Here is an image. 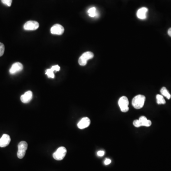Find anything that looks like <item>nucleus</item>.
<instances>
[{"instance_id":"f257e3e1","label":"nucleus","mask_w":171,"mask_h":171,"mask_svg":"<svg viewBox=\"0 0 171 171\" xmlns=\"http://www.w3.org/2000/svg\"><path fill=\"white\" fill-rule=\"evenodd\" d=\"M146 101V97L143 95H138L133 98L132 104L134 108L140 109L143 107Z\"/></svg>"},{"instance_id":"f03ea898","label":"nucleus","mask_w":171,"mask_h":171,"mask_svg":"<svg viewBox=\"0 0 171 171\" xmlns=\"http://www.w3.org/2000/svg\"><path fill=\"white\" fill-rule=\"evenodd\" d=\"M17 156L19 159H22L25 155L26 151L28 148V144L25 141H21L18 144Z\"/></svg>"},{"instance_id":"7ed1b4c3","label":"nucleus","mask_w":171,"mask_h":171,"mask_svg":"<svg viewBox=\"0 0 171 171\" xmlns=\"http://www.w3.org/2000/svg\"><path fill=\"white\" fill-rule=\"evenodd\" d=\"M67 153V149L63 147H59L53 154V157L55 160L60 161L63 160Z\"/></svg>"},{"instance_id":"20e7f679","label":"nucleus","mask_w":171,"mask_h":171,"mask_svg":"<svg viewBox=\"0 0 171 171\" xmlns=\"http://www.w3.org/2000/svg\"><path fill=\"white\" fill-rule=\"evenodd\" d=\"M94 57V54L90 51L85 52L80 56L79 59V63L80 66H84L87 64L88 60L92 59Z\"/></svg>"},{"instance_id":"39448f33","label":"nucleus","mask_w":171,"mask_h":171,"mask_svg":"<svg viewBox=\"0 0 171 171\" xmlns=\"http://www.w3.org/2000/svg\"><path fill=\"white\" fill-rule=\"evenodd\" d=\"M128 105H129V101L127 97L123 96L119 98L118 100V105L120 110L122 112L126 113L129 110Z\"/></svg>"},{"instance_id":"423d86ee","label":"nucleus","mask_w":171,"mask_h":171,"mask_svg":"<svg viewBox=\"0 0 171 171\" xmlns=\"http://www.w3.org/2000/svg\"><path fill=\"white\" fill-rule=\"evenodd\" d=\"M39 27V24L37 21H30L26 22L24 25V28L25 30H36Z\"/></svg>"},{"instance_id":"0eeeda50","label":"nucleus","mask_w":171,"mask_h":171,"mask_svg":"<svg viewBox=\"0 0 171 171\" xmlns=\"http://www.w3.org/2000/svg\"><path fill=\"white\" fill-rule=\"evenodd\" d=\"M64 32V28L61 25L56 24L53 26L50 29V32L52 34L60 35Z\"/></svg>"},{"instance_id":"6e6552de","label":"nucleus","mask_w":171,"mask_h":171,"mask_svg":"<svg viewBox=\"0 0 171 171\" xmlns=\"http://www.w3.org/2000/svg\"><path fill=\"white\" fill-rule=\"evenodd\" d=\"M23 65L20 62H16L11 66L10 69V73L11 74L14 75L21 72L23 69Z\"/></svg>"},{"instance_id":"1a4fd4ad","label":"nucleus","mask_w":171,"mask_h":171,"mask_svg":"<svg viewBox=\"0 0 171 171\" xmlns=\"http://www.w3.org/2000/svg\"><path fill=\"white\" fill-rule=\"evenodd\" d=\"M90 124V120L87 117L82 118L80 121L78 123V127L80 129H83L89 127Z\"/></svg>"},{"instance_id":"9d476101","label":"nucleus","mask_w":171,"mask_h":171,"mask_svg":"<svg viewBox=\"0 0 171 171\" xmlns=\"http://www.w3.org/2000/svg\"><path fill=\"white\" fill-rule=\"evenodd\" d=\"M10 137L8 134H3L2 137L0 138V147H7L9 144L10 143Z\"/></svg>"},{"instance_id":"9b49d317","label":"nucleus","mask_w":171,"mask_h":171,"mask_svg":"<svg viewBox=\"0 0 171 171\" xmlns=\"http://www.w3.org/2000/svg\"><path fill=\"white\" fill-rule=\"evenodd\" d=\"M32 98V92L31 91L26 92L21 97V100L24 103H28L31 101Z\"/></svg>"},{"instance_id":"f8f14e48","label":"nucleus","mask_w":171,"mask_h":171,"mask_svg":"<svg viewBox=\"0 0 171 171\" xmlns=\"http://www.w3.org/2000/svg\"><path fill=\"white\" fill-rule=\"evenodd\" d=\"M60 66L58 65H55L52 66L50 69H48L46 70L45 74L48 76L49 78H52L54 79L55 77L54 74V71H59L60 70Z\"/></svg>"},{"instance_id":"ddd939ff","label":"nucleus","mask_w":171,"mask_h":171,"mask_svg":"<svg viewBox=\"0 0 171 171\" xmlns=\"http://www.w3.org/2000/svg\"><path fill=\"white\" fill-rule=\"evenodd\" d=\"M148 11V9L146 7H142L140 8L137 12V17L141 20H144L147 18V14Z\"/></svg>"},{"instance_id":"4468645a","label":"nucleus","mask_w":171,"mask_h":171,"mask_svg":"<svg viewBox=\"0 0 171 171\" xmlns=\"http://www.w3.org/2000/svg\"><path fill=\"white\" fill-rule=\"evenodd\" d=\"M141 123V126L149 127L151 126L152 122L150 120H148L147 118L144 116H141L138 119Z\"/></svg>"},{"instance_id":"2eb2a0df","label":"nucleus","mask_w":171,"mask_h":171,"mask_svg":"<svg viewBox=\"0 0 171 171\" xmlns=\"http://www.w3.org/2000/svg\"><path fill=\"white\" fill-rule=\"evenodd\" d=\"M160 92H161V94L163 96L166 97L168 99H170L171 98V94L169 92V91H168L166 87H163L161 89Z\"/></svg>"},{"instance_id":"dca6fc26","label":"nucleus","mask_w":171,"mask_h":171,"mask_svg":"<svg viewBox=\"0 0 171 171\" xmlns=\"http://www.w3.org/2000/svg\"><path fill=\"white\" fill-rule=\"evenodd\" d=\"M156 98L157 103L158 104L161 105L166 104V100L164 99L163 96L162 95L159 94L157 95Z\"/></svg>"},{"instance_id":"f3484780","label":"nucleus","mask_w":171,"mask_h":171,"mask_svg":"<svg viewBox=\"0 0 171 171\" xmlns=\"http://www.w3.org/2000/svg\"><path fill=\"white\" fill-rule=\"evenodd\" d=\"M88 14L91 17H96L97 15V11L96 8L95 7H93L92 8H90V9L88 10Z\"/></svg>"},{"instance_id":"a211bd4d","label":"nucleus","mask_w":171,"mask_h":171,"mask_svg":"<svg viewBox=\"0 0 171 171\" xmlns=\"http://www.w3.org/2000/svg\"><path fill=\"white\" fill-rule=\"evenodd\" d=\"M1 1L2 4L8 7H10L12 4V0H1Z\"/></svg>"},{"instance_id":"6ab92c4d","label":"nucleus","mask_w":171,"mask_h":171,"mask_svg":"<svg viewBox=\"0 0 171 171\" xmlns=\"http://www.w3.org/2000/svg\"><path fill=\"white\" fill-rule=\"evenodd\" d=\"M5 47L4 44L0 42V57L4 55L5 52Z\"/></svg>"},{"instance_id":"aec40b11","label":"nucleus","mask_w":171,"mask_h":171,"mask_svg":"<svg viewBox=\"0 0 171 171\" xmlns=\"http://www.w3.org/2000/svg\"><path fill=\"white\" fill-rule=\"evenodd\" d=\"M133 124L134 127H142L141 126V123H140L139 120L138 119V120H135L133 121Z\"/></svg>"},{"instance_id":"412c9836","label":"nucleus","mask_w":171,"mask_h":171,"mask_svg":"<svg viewBox=\"0 0 171 171\" xmlns=\"http://www.w3.org/2000/svg\"><path fill=\"white\" fill-rule=\"evenodd\" d=\"M105 152L103 151H99L98 152V155L99 156H103L104 155Z\"/></svg>"},{"instance_id":"4be33fe9","label":"nucleus","mask_w":171,"mask_h":171,"mask_svg":"<svg viewBox=\"0 0 171 171\" xmlns=\"http://www.w3.org/2000/svg\"><path fill=\"white\" fill-rule=\"evenodd\" d=\"M111 162V160L109 159H106L104 163L106 165H108L110 164Z\"/></svg>"},{"instance_id":"5701e85b","label":"nucleus","mask_w":171,"mask_h":171,"mask_svg":"<svg viewBox=\"0 0 171 171\" xmlns=\"http://www.w3.org/2000/svg\"><path fill=\"white\" fill-rule=\"evenodd\" d=\"M168 34L171 37V28H169L168 30Z\"/></svg>"}]
</instances>
